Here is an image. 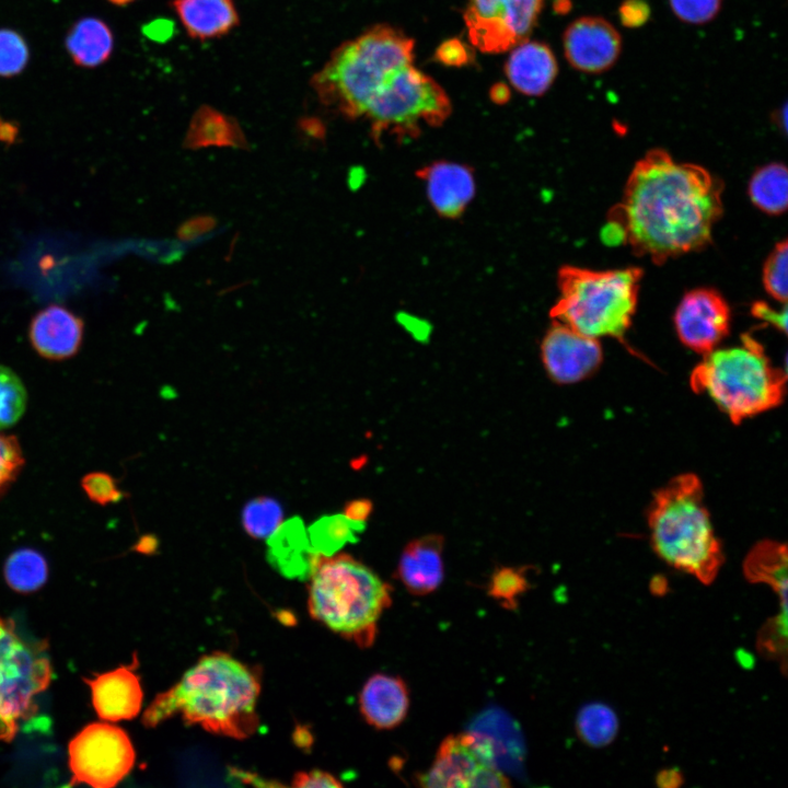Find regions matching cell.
Returning a JSON list of instances; mask_svg holds the SVG:
<instances>
[{"label": "cell", "mask_w": 788, "mask_h": 788, "mask_svg": "<svg viewBox=\"0 0 788 788\" xmlns=\"http://www.w3.org/2000/svg\"><path fill=\"white\" fill-rule=\"evenodd\" d=\"M722 213V184L706 169L652 149L637 161L604 241L662 264L706 246Z\"/></svg>", "instance_id": "1"}, {"label": "cell", "mask_w": 788, "mask_h": 788, "mask_svg": "<svg viewBox=\"0 0 788 788\" xmlns=\"http://www.w3.org/2000/svg\"><path fill=\"white\" fill-rule=\"evenodd\" d=\"M259 674L254 668L217 651L201 657L175 685L158 694L143 712L142 723L153 728L181 715L186 723L243 740L259 726Z\"/></svg>", "instance_id": "2"}, {"label": "cell", "mask_w": 788, "mask_h": 788, "mask_svg": "<svg viewBox=\"0 0 788 788\" xmlns=\"http://www.w3.org/2000/svg\"><path fill=\"white\" fill-rule=\"evenodd\" d=\"M414 46L403 31L374 25L339 45L313 76L311 85L325 106L348 118L363 117L391 76L413 63Z\"/></svg>", "instance_id": "3"}, {"label": "cell", "mask_w": 788, "mask_h": 788, "mask_svg": "<svg viewBox=\"0 0 788 788\" xmlns=\"http://www.w3.org/2000/svg\"><path fill=\"white\" fill-rule=\"evenodd\" d=\"M308 606L312 618L360 648L374 642L382 613L392 603V588L347 554L314 553Z\"/></svg>", "instance_id": "4"}, {"label": "cell", "mask_w": 788, "mask_h": 788, "mask_svg": "<svg viewBox=\"0 0 788 788\" xmlns=\"http://www.w3.org/2000/svg\"><path fill=\"white\" fill-rule=\"evenodd\" d=\"M648 523L652 547L660 558L704 584L716 579L723 554L696 475H679L659 489Z\"/></svg>", "instance_id": "5"}, {"label": "cell", "mask_w": 788, "mask_h": 788, "mask_svg": "<svg viewBox=\"0 0 788 788\" xmlns=\"http://www.w3.org/2000/svg\"><path fill=\"white\" fill-rule=\"evenodd\" d=\"M785 384L786 373L749 335L741 345L704 355L691 375L692 389L706 393L734 424L777 406Z\"/></svg>", "instance_id": "6"}, {"label": "cell", "mask_w": 788, "mask_h": 788, "mask_svg": "<svg viewBox=\"0 0 788 788\" xmlns=\"http://www.w3.org/2000/svg\"><path fill=\"white\" fill-rule=\"evenodd\" d=\"M641 276L637 267L600 271L566 266L559 271V297L551 316L586 336L625 343Z\"/></svg>", "instance_id": "7"}, {"label": "cell", "mask_w": 788, "mask_h": 788, "mask_svg": "<svg viewBox=\"0 0 788 788\" xmlns=\"http://www.w3.org/2000/svg\"><path fill=\"white\" fill-rule=\"evenodd\" d=\"M45 640H25L0 615V741L11 742L38 708L36 697L53 679Z\"/></svg>", "instance_id": "8"}, {"label": "cell", "mask_w": 788, "mask_h": 788, "mask_svg": "<svg viewBox=\"0 0 788 788\" xmlns=\"http://www.w3.org/2000/svg\"><path fill=\"white\" fill-rule=\"evenodd\" d=\"M444 89L408 63L398 69L370 102L363 117L374 137H413L424 127L444 123L451 113Z\"/></svg>", "instance_id": "9"}, {"label": "cell", "mask_w": 788, "mask_h": 788, "mask_svg": "<svg viewBox=\"0 0 788 788\" xmlns=\"http://www.w3.org/2000/svg\"><path fill=\"white\" fill-rule=\"evenodd\" d=\"M70 785L112 788L131 770L136 753L121 728L93 722L77 733L68 745Z\"/></svg>", "instance_id": "10"}, {"label": "cell", "mask_w": 788, "mask_h": 788, "mask_svg": "<svg viewBox=\"0 0 788 788\" xmlns=\"http://www.w3.org/2000/svg\"><path fill=\"white\" fill-rule=\"evenodd\" d=\"M422 787H508L509 779L497 768L491 741L482 734H450L440 743L433 763L419 775Z\"/></svg>", "instance_id": "11"}, {"label": "cell", "mask_w": 788, "mask_h": 788, "mask_svg": "<svg viewBox=\"0 0 788 788\" xmlns=\"http://www.w3.org/2000/svg\"><path fill=\"white\" fill-rule=\"evenodd\" d=\"M544 0H467L464 23L471 44L483 53H503L529 38Z\"/></svg>", "instance_id": "12"}, {"label": "cell", "mask_w": 788, "mask_h": 788, "mask_svg": "<svg viewBox=\"0 0 788 788\" xmlns=\"http://www.w3.org/2000/svg\"><path fill=\"white\" fill-rule=\"evenodd\" d=\"M680 340L690 349L706 355L726 337L730 309L714 289L698 288L684 294L674 314Z\"/></svg>", "instance_id": "13"}, {"label": "cell", "mask_w": 788, "mask_h": 788, "mask_svg": "<svg viewBox=\"0 0 788 788\" xmlns=\"http://www.w3.org/2000/svg\"><path fill=\"white\" fill-rule=\"evenodd\" d=\"M541 352L546 372L559 384L576 383L589 376L603 357L596 338L555 321L543 338Z\"/></svg>", "instance_id": "14"}, {"label": "cell", "mask_w": 788, "mask_h": 788, "mask_svg": "<svg viewBox=\"0 0 788 788\" xmlns=\"http://www.w3.org/2000/svg\"><path fill=\"white\" fill-rule=\"evenodd\" d=\"M564 54L576 70L598 74L611 69L619 58L622 38L618 31L601 16H581L563 34Z\"/></svg>", "instance_id": "15"}, {"label": "cell", "mask_w": 788, "mask_h": 788, "mask_svg": "<svg viewBox=\"0 0 788 788\" xmlns=\"http://www.w3.org/2000/svg\"><path fill=\"white\" fill-rule=\"evenodd\" d=\"M137 660L128 665L84 679L91 688L92 704L99 718L116 722L135 718L142 705L140 677L135 673Z\"/></svg>", "instance_id": "16"}, {"label": "cell", "mask_w": 788, "mask_h": 788, "mask_svg": "<svg viewBox=\"0 0 788 788\" xmlns=\"http://www.w3.org/2000/svg\"><path fill=\"white\" fill-rule=\"evenodd\" d=\"M83 331L84 325L80 317L63 306L50 305L33 317L28 338L40 357L61 361L78 352Z\"/></svg>", "instance_id": "17"}, {"label": "cell", "mask_w": 788, "mask_h": 788, "mask_svg": "<svg viewBox=\"0 0 788 788\" xmlns=\"http://www.w3.org/2000/svg\"><path fill=\"white\" fill-rule=\"evenodd\" d=\"M443 544V536L428 534L405 546L396 576L409 593L422 596L441 586L444 578Z\"/></svg>", "instance_id": "18"}, {"label": "cell", "mask_w": 788, "mask_h": 788, "mask_svg": "<svg viewBox=\"0 0 788 788\" xmlns=\"http://www.w3.org/2000/svg\"><path fill=\"white\" fill-rule=\"evenodd\" d=\"M505 72L517 91L528 96H541L554 83L558 65L548 45L528 38L510 49Z\"/></svg>", "instance_id": "19"}, {"label": "cell", "mask_w": 788, "mask_h": 788, "mask_svg": "<svg viewBox=\"0 0 788 788\" xmlns=\"http://www.w3.org/2000/svg\"><path fill=\"white\" fill-rule=\"evenodd\" d=\"M359 709L368 725L378 730L399 726L409 709V692L399 676L375 673L359 694Z\"/></svg>", "instance_id": "20"}, {"label": "cell", "mask_w": 788, "mask_h": 788, "mask_svg": "<svg viewBox=\"0 0 788 788\" xmlns=\"http://www.w3.org/2000/svg\"><path fill=\"white\" fill-rule=\"evenodd\" d=\"M428 200L441 216H460L475 193L471 170L462 164L441 161L426 167L421 173Z\"/></svg>", "instance_id": "21"}, {"label": "cell", "mask_w": 788, "mask_h": 788, "mask_svg": "<svg viewBox=\"0 0 788 788\" xmlns=\"http://www.w3.org/2000/svg\"><path fill=\"white\" fill-rule=\"evenodd\" d=\"M173 8L188 35L208 39L228 34L239 23L231 0H173Z\"/></svg>", "instance_id": "22"}, {"label": "cell", "mask_w": 788, "mask_h": 788, "mask_svg": "<svg viewBox=\"0 0 788 788\" xmlns=\"http://www.w3.org/2000/svg\"><path fill=\"white\" fill-rule=\"evenodd\" d=\"M184 146L188 149L244 148L246 139L236 120L213 107L204 105L192 117Z\"/></svg>", "instance_id": "23"}, {"label": "cell", "mask_w": 788, "mask_h": 788, "mask_svg": "<svg viewBox=\"0 0 788 788\" xmlns=\"http://www.w3.org/2000/svg\"><path fill=\"white\" fill-rule=\"evenodd\" d=\"M111 28L97 18L79 20L66 38L67 50L77 66L94 68L105 62L113 50Z\"/></svg>", "instance_id": "24"}, {"label": "cell", "mask_w": 788, "mask_h": 788, "mask_svg": "<svg viewBox=\"0 0 788 788\" xmlns=\"http://www.w3.org/2000/svg\"><path fill=\"white\" fill-rule=\"evenodd\" d=\"M743 570L745 578L754 583L770 586L780 596L781 607L787 609V547L775 541H763L748 554Z\"/></svg>", "instance_id": "25"}, {"label": "cell", "mask_w": 788, "mask_h": 788, "mask_svg": "<svg viewBox=\"0 0 788 788\" xmlns=\"http://www.w3.org/2000/svg\"><path fill=\"white\" fill-rule=\"evenodd\" d=\"M270 559L287 575L306 571L309 575L314 551L309 546L302 521L293 518L269 536Z\"/></svg>", "instance_id": "26"}, {"label": "cell", "mask_w": 788, "mask_h": 788, "mask_svg": "<svg viewBox=\"0 0 788 788\" xmlns=\"http://www.w3.org/2000/svg\"><path fill=\"white\" fill-rule=\"evenodd\" d=\"M752 202L768 215H780L787 208L788 173L781 163L760 167L749 183Z\"/></svg>", "instance_id": "27"}, {"label": "cell", "mask_w": 788, "mask_h": 788, "mask_svg": "<svg viewBox=\"0 0 788 788\" xmlns=\"http://www.w3.org/2000/svg\"><path fill=\"white\" fill-rule=\"evenodd\" d=\"M364 526V522L352 521L344 514L322 517L308 529L311 548L331 556L345 544L357 542Z\"/></svg>", "instance_id": "28"}, {"label": "cell", "mask_w": 788, "mask_h": 788, "mask_svg": "<svg viewBox=\"0 0 788 788\" xmlns=\"http://www.w3.org/2000/svg\"><path fill=\"white\" fill-rule=\"evenodd\" d=\"M3 575L11 589L20 593H30L45 584L48 578V566L40 553L31 548H22L8 557Z\"/></svg>", "instance_id": "29"}, {"label": "cell", "mask_w": 788, "mask_h": 788, "mask_svg": "<svg viewBox=\"0 0 788 788\" xmlns=\"http://www.w3.org/2000/svg\"><path fill=\"white\" fill-rule=\"evenodd\" d=\"M576 729L579 738L588 745L602 748L613 742L618 731L615 711L605 704L591 703L578 712Z\"/></svg>", "instance_id": "30"}, {"label": "cell", "mask_w": 788, "mask_h": 788, "mask_svg": "<svg viewBox=\"0 0 788 788\" xmlns=\"http://www.w3.org/2000/svg\"><path fill=\"white\" fill-rule=\"evenodd\" d=\"M283 511L280 503L270 497L250 500L242 510V525L254 538H266L280 526Z\"/></svg>", "instance_id": "31"}, {"label": "cell", "mask_w": 788, "mask_h": 788, "mask_svg": "<svg viewBox=\"0 0 788 788\" xmlns=\"http://www.w3.org/2000/svg\"><path fill=\"white\" fill-rule=\"evenodd\" d=\"M27 405V392L20 376L0 364V429L15 425Z\"/></svg>", "instance_id": "32"}, {"label": "cell", "mask_w": 788, "mask_h": 788, "mask_svg": "<svg viewBox=\"0 0 788 788\" xmlns=\"http://www.w3.org/2000/svg\"><path fill=\"white\" fill-rule=\"evenodd\" d=\"M525 572V568H499L490 578L489 595L506 609H514L519 598L530 587Z\"/></svg>", "instance_id": "33"}, {"label": "cell", "mask_w": 788, "mask_h": 788, "mask_svg": "<svg viewBox=\"0 0 788 788\" xmlns=\"http://www.w3.org/2000/svg\"><path fill=\"white\" fill-rule=\"evenodd\" d=\"M788 244L783 240L768 255L763 267V285L775 300L786 303L788 289Z\"/></svg>", "instance_id": "34"}, {"label": "cell", "mask_w": 788, "mask_h": 788, "mask_svg": "<svg viewBox=\"0 0 788 788\" xmlns=\"http://www.w3.org/2000/svg\"><path fill=\"white\" fill-rule=\"evenodd\" d=\"M28 61L25 39L15 31L0 30V77L9 78L24 70Z\"/></svg>", "instance_id": "35"}, {"label": "cell", "mask_w": 788, "mask_h": 788, "mask_svg": "<svg viewBox=\"0 0 788 788\" xmlns=\"http://www.w3.org/2000/svg\"><path fill=\"white\" fill-rule=\"evenodd\" d=\"M787 610L768 621L762 627L758 635V651L770 659L781 662V668L786 669L787 657Z\"/></svg>", "instance_id": "36"}, {"label": "cell", "mask_w": 788, "mask_h": 788, "mask_svg": "<svg viewBox=\"0 0 788 788\" xmlns=\"http://www.w3.org/2000/svg\"><path fill=\"white\" fill-rule=\"evenodd\" d=\"M24 462L19 439L12 434L0 433V497L15 482Z\"/></svg>", "instance_id": "37"}, {"label": "cell", "mask_w": 788, "mask_h": 788, "mask_svg": "<svg viewBox=\"0 0 788 788\" xmlns=\"http://www.w3.org/2000/svg\"><path fill=\"white\" fill-rule=\"evenodd\" d=\"M669 5L673 14L683 23L702 25L718 15L722 0H669Z\"/></svg>", "instance_id": "38"}, {"label": "cell", "mask_w": 788, "mask_h": 788, "mask_svg": "<svg viewBox=\"0 0 788 788\" xmlns=\"http://www.w3.org/2000/svg\"><path fill=\"white\" fill-rule=\"evenodd\" d=\"M81 487L88 498L100 506L118 502L123 493L114 477L104 472H92L83 476Z\"/></svg>", "instance_id": "39"}, {"label": "cell", "mask_w": 788, "mask_h": 788, "mask_svg": "<svg viewBox=\"0 0 788 788\" xmlns=\"http://www.w3.org/2000/svg\"><path fill=\"white\" fill-rule=\"evenodd\" d=\"M650 7L646 0H623L618 7V18L623 26L637 28L650 18Z\"/></svg>", "instance_id": "40"}, {"label": "cell", "mask_w": 788, "mask_h": 788, "mask_svg": "<svg viewBox=\"0 0 788 788\" xmlns=\"http://www.w3.org/2000/svg\"><path fill=\"white\" fill-rule=\"evenodd\" d=\"M437 59L448 66H463L471 60L468 47L456 38L443 42L437 49Z\"/></svg>", "instance_id": "41"}, {"label": "cell", "mask_w": 788, "mask_h": 788, "mask_svg": "<svg viewBox=\"0 0 788 788\" xmlns=\"http://www.w3.org/2000/svg\"><path fill=\"white\" fill-rule=\"evenodd\" d=\"M292 787H341L343 784L332 774L313 769L311 772H298L292 778Z\"/></svg>", "instance_id": "42"}, {"label": "cell", "mask_w": 788, "mask_h": 788, "mask_svg": "<svg viewBox=\"0 0 788 788\" xmlns=\"http://www.w3.org/2000/svg\"><path fill=\"white\" fill-rule=\"evenodd\" d=\"M216 222L210 217H197L187 220L178 230L179 239L190 241L210 232Z\"/></svg>", "instance_id": "43"}, {"label": "cell", "mask_w": 788, "mask_h": 788, "mask_svg": "<svg viewBox=\"0 0 788 788\" xmlns=\"http://www.w3.org/2000/svg\"><path fill=\"white\" fill-rule=\"evenodd\" d=\"M752 313L755 317L763 320L772 325H774L776 328H778L781 332H786L787 329V310L786 305H784L781 311H776L768 306L764 302L755 303L752 308Z\"/></svg>", "instance_id": "44"}, {"label": "cell", "mask_w": 788, "mask_h": 788, "mask_svg": "<svg viewBox=\"0 0 788 788\" xmlns=\"http://www.w3.org/2000/svg\"><path fill=\"white\" fill-rule=\"evenodd\" d=\"M372 511V503L368 499H356L347 502L344 515L352 521L364 522Z\"/></svg>", "instance_id": "45"}, {"label": "cell", "mask_w": 788, "mask_h": 788, "mask_svg": "<svg viewBox=\"0 0 788 788\" xmlns=\"http://www.w3.org/2000/svg\"><path fill=\"white\" fill-rule=\"evenodd\" d=\"M143 32L153 40H165L173 33V24L163 19L154 20L143 27Z\"/></svg>", "instance_id": "46"}, {"label": "cell", "mask_w": 788, "mask_h": 788, "mask_svg": "<svg viewBox=\"0 0 788 788\" xmlns=\"http://www.w3.org/2000/svg\"><path fill=\"white\" fill-rule=\"evenodd\" d=\"M681 774L675 770H665L659 774L658 784L661 786H677L681 784Z\"/></svg>", "instance_id": "47"}, {"label": "cell", "mask_w": 788, "mask_h": 788, "mask_svg": "<svg viewBox=\"0 0 788 788\" xmlns=\"http://www.w3.org/2000/svg\"><path fill=\"white\" fill-rule=\"evenodd\" d=\"M301 126L303 131L310 136L318 137L323 134L322 125L315 119H305Z\"/></svg>", "instance_id": "48"}, {"label": "cell", "mask_w": 788, "mask_h": 788, "mask_svg": "<svg viewBox=\"0 0 788 788\" xmlns=\"http://www.w3.org/2000/svg\"><path fill=\"white\" fill-rule=\"evenodd\" d=\"M157 546V540L152 535L143 536L138 545L140 552H151Z\"/></svg>", "instance_id": "49"}, {"label": "cell", "mask_w": 788, "mask_h": 788, "mask_svg": "<svg viewBox=\"0 0 788 788\" xmlns=\"http://www.w3.org/2000/svg\"><path fill=\"white\" fill-rule=\"evenodd\" d=\"M491 97L494 100H496V102H498V103L507 101V99H508L507 86L501 85V84L494 86L491 90Z\"/></svg>", "instance_id": "50"}, {"label": "cell", "mask_w": 788, "mask_h": 788, "mask_svg": "<svg viewBox=\"0 0 788 788\" xmlns=\"http://www.w3.org/2000/svg\"><path fill=\"white\" fill-rule=\"evenodd\" d=\"M108 1L116 5H126V4L134 2L135 0H108Z\"/></svg>", "instance_id": "51"}]
</instances>
